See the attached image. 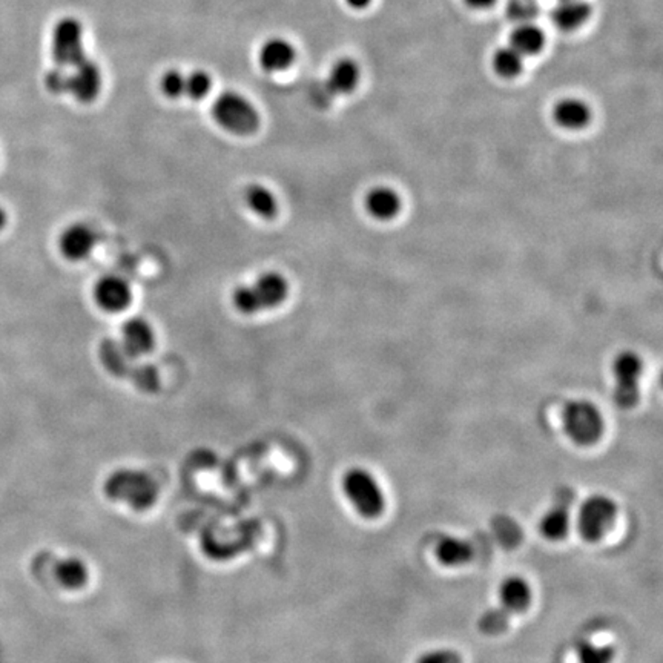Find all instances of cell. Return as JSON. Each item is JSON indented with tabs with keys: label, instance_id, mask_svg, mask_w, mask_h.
Returning a JSON list of instances; mask_svg holds the SVG:
<instances>
[{
	"label": "cell",
	"instance_id": "obj_1",
	"mask_svg": "<svg viewBox=\"0 0 663 663\" xmlns=\"http://www.w3.org/2000/svg\"><path fill=\"white\" fill-rule=\"evenodd\" d=\"M289 282L280 272H264L255 278L252 284H242L233 292V304L235 311L242 315L273 311L282 306L289 298Z\"/></svg>",
	"mask_w": 663,
	"mask_h": 663
},
{
	"label": "cell",
	"instance_id": "obj_2",
	"mask_svg": "<svg viewBox=\"0 0 663 663\" xmlns=\"http://www.w3.org/2000/svg\"><path fill=\"white\" fill-rule=\"evenodd\" d=\"M562 426L576 446H594L604 435V416L593 402L573 400L564 406Z\"/></svg>",
	"mask_w": 663,
	"mask_h": 663
},
{
	"label": "cell",
	"instance_id": "obj_3",
	"mask_svg": "<svg viewBox=\"0 0 663 663\" xmlns=\"http://www.w3.org/2000/svg\"><path fill=\"white\" fill-rule=\"evenodd\" d=\"M213 117L218 126L240 137L253 134L260 128L257 108L244 95L233 91L218 95L213 104Z\"/></svg>",
	"mask_w": 663,
	"mask_h": 663
},
{
	"label": "cell",
	"instance_id": "obj_4",
	"mask_svg": "<svg viewBox=\"0 0 663 663\" xmlns=\"http://www.w3.org/2000/svg\"><path fill=\"white\" fill-rule=\"evenodd\" d=\"M342 491L353 509L367 520H377L386 509V498L375 476L366 469H351L342 476Z\"/></svg>",
	"mask_w": 663,
	"mask_h": 663
},
{
	"label": "cell",
	"instance_id": "obj_5",
	"mask_svg": "<svg viewBox=\"0 0 663 663\" xmlns=\"http://www.w3.org/2000/svg\"><path fill=\"white\" fill-rule=\"evenodd\" d=\"M614 387L613 400L618 407L629 411L640 401V380L644 375V361L636 351H624L613 360Z\"/></svg>",
	"mask_w": 663,
	"mask_h": 663
},
{
	"label": "cell",
	"instance_id": "obj_6",
	"mask_svg": "<svg viewBox=\"0 0 663 663\" xmlns=\"http://www.w3.org/2000/svg\"><path fill=\"white\" fill-rule=\"evenodd\" d=\"M618 518V504L609 496L593 495L580 505L578 529L587 542H599L609 535Z\"/></svg>",
	"mask_w": 663,
	"mask_h": 663
},
{
	"label": "cell",
	"instance_id": "obj_7",
	"mask_svg": "<svg viewBox=\"0 0 663 663\" xmlns=\"http://www.w3.org/2000/svg\"><path fill=\"white\" fill-rule=\"evenodd\" d=\"M53 57L57 66L71 68L84 59V28L79 20L64 17L53 31Z\"/></svg>",
	"mask_w": 663,
	"mask_h": 663
},
{
	"label": "cell",
	"instance_id": "obj_8",
	"mask_svg": "<svg viewBox=\"0 0 663 663\" xmlns=\"http://www.w3.org/2000/svg\"><path fill=\"white\" fill-rule=\"evenodd\" d=\"M66 70H70L66 94L73 95L80 104H91L99 97L102 91V71L94 60L84 57Z\"/></svg>",
	"mask_w": 663,
	"mask_h": 663
},
{
	"label": "cell",
	"instance_id": "obj_9",
	"mask_svg": "<svg viewBox=\"0 0 663 663\" xmlns=\"http://www.w3.org/2000/svg\"><path fill=\"white\" fill-rule=\"evenodd\" d=\"M95 304L108 313H120L133 302V289L124 278L109 273L95 282L93 291Z\"/></svg>",
	"mask_w": 663,
	"mask_h": 663
},
{
	"label": "cell",
	"instance_id": "obj_10",
	"mask_svg": "<svg viewBox=\"0 0 663 663\" xmlns=\"http://www.w3.org/2000/svg\"><path fill=\"white\" fill-rule=\"evenodd\" d=\"M99 244V233L86 223H73L60 233V253L70 262H84Z\"/></svg>",
	"mask_w": 663,
	"mask_h": 663
},
{
	"label": "cell",
	"instance_id": "obj_11",
	"mask_svg": "<svg viewBox=\"0 0 663 663\" xmlns=\"http://www.w3.org/2000/svg\"><path fill=\"white\" fill-rule=\"evenodd\" d=\"M119 342L131 360L146 357L155 347V332L148 320L129 318L122 326Z\"/></svg>",
	"mask_w": 663,
	"mask_h": 663
},
{
	"label": "cell",
	"instance_id": "obj_12",
	"mask_svg": "<svg viewBox=\"0 0 663 663\" xmlns=\"http://www.w3.org/2000/svg\"><path fill=\"white\" fill-rule=\"evenodd\" d=\"M364 209L378 222H391L402 211V198L391 186H375L364 197Z\"/></svg>",
	"mask_w": 663,
	"mask_h": 663
},
{
	"label": "cell",
	"instance_id": "obj_13",
	"mask_svg": "<svg viewBox=\"0 0 663 663\" xmlns=\"http://www.w3.org/2000/svg\"><path fill=\"white\" fill-rule=\"evenodd\" d=\"M571 498L569 491H564L555 507H551L540 520L539 531L545 539L560 540L569 535Z\"/></svg>",
	"mask_w": 663,
	"mask_h": 663
},
{
	"label": "cell",
	"instance_id": "obj_14",
	"mask_svg": "<svg viewBox=\"0 0 663 663\" xmlns=\"http://www.w3.org/2000/svg\"><path fill=\"white\" fill-rule=\"evenodd\" d=\"M498 596H500V607L513 616L515 613H522L529 609L533 594H531V587L524 578L509 576L507 579L500 582Z\"/></svg>",
	"mask_w": 663,
	"mask_h": 663
},
{
	"label": "cell",
	"instance_id": "obj_15",
	"mask_svg": "<svg viewBox=\"0 0 663 663\" xmlns=\"http://www.w3.org/2000/svg\"><path fill=\"white\" fill-rule=\"evenodd\" d=\"M591 108L585 104L584 100L569 99L560 100L553 111V119L560 128L567 131H580L587 128L591 122Z\"/></svg>",
	"mask_w": 663,
	"mask_h": 663
},
{
	"label": "cell",
	"instance_id": "obj_16",
	"mask_svg": "<svg viewBox=\"0 0 663 663\" xmlns=\"http://www.w3.org/2000/svg\"><path fill=\"white\" fill-rule=\"evenodd\" d=\"M435 556L444 567H462L473 559L475 549L466 539L455 536H442L436 544Z\"/></svg>",
	"mask_w": 663,
	"mask_h": 663
},
{
	"label": "cell",
	"instance_id": "obj_17",
	"mask_svg": "<svg viewBox=\"0 0 663 663\" xmlns=\"http://www.w3.org/2000/svg\"><path fill=\"white\" fill-rule=\"evenodd\" d=\"M360 82V68L351 59L338 60L337 64L332 66L329 77L326 80V88L332 97L335 95L351 94Z\"/></svg>",
	"mask_w": 663,
	"mask_h": 663
},
{
	"label": "cell",
	"instance_id": "obj_18",
	"mask_svg": "<svg viewBox=\"0 0 663 663\" xmlns=\"http://www.w3.org/2000/svg\"><path fill=\"white\" fill-rule=\"evenodd\" d=\"M295 48L287 40L269 39L260 50V64L268 73H280L293 64Z\"/></svg>",
	"mask_w": 663,
	"mask_h": 663
},
{
	"label": "cell",
	"instance_id": "obj_19",
	"mask_svg": "<svg viewBox=\"0 0 663 663\" xmlns=\"http://www.w3.org/2000/svg\"><path fill=\"white\" fill-rule=\"evenodd\" d=\"M244 203L251 213L262 220H272L280 211L277 195L262 183H251L244 189Z\"/></svg>",
	"mask_w": 663,
	"mask_h": 663
},
{
	"label": "cell",
	"instance_id": "obj_20",
	"mask_svg": "<svg viewBox=\"0 0 663 663\" xmlns=\"http://www.w3.org/2000/svg\"><path fill=\"white\" fill-rule=\"evenodd\" d=\"M591 15V6L585 0H560L551 13V19L560 30L571 31L584 25Z\"/></svg>",
	"mask_w": 663,
	"mask_h": 663
},
{
	"label": "cell",
	"instance_id": "obj_21",
	"mask_svg": "<svg viewBox=\"0 0 663 663\" xmlns=\"http://www.w3.org/2000/svg\"><path fill=\"white\" fill-rule=\"evenodd\" d=\"M545 45L544 31L531 24H522L510 35V46L520 55H535Z\"/></svg>",
	"mask_w": 663,
	"mask_h": 663
},
{
	"label": "cell",
	"instance_id": "obj_22",
	"mask_svg": "<svg viewBox=\"0 0 663 663\" xmlns=\"http://www.w3.org/2000/svg\"><path fill=\"white\" fill-rule=\"evenodd\" d=\"M493 68L500 77L515 79L524 70V55L511 46L500 48L493 55Z\"/></svg>",
	"mask_w": 663,
	"mask_h": 663
},
{
	"label": "cell",
	"instance_id": "obj_23",
	"mask_svg": "<svg viewBox=\"0 0 663 663\" xmlns=\"http://www.w3.org/2000/svg\"><path fill=\"white\" fill-rule=\"evenodd\" d=\"M510 618L511 614L507 613L502 607L489 609L478 620V628H480V633L487 634V636H498V634H502L505 629L509 628Z\"/></svg>",
	"mask_w": 663,
	"mask_h": 663
},
{
	"label": "cell",
	"instance_id": "obj_24",
	"mask_svg": "<svg viewBox=\"0 0 663 663\" xmlns=\"http://www.w3.org/2000/svg\"><path fill=\"white\" fill-rule=\"evenodd\" d=\"M211 88H213V80L208 73L193 71L191 74L186 75V80H184V97H188L193 102L203 100L211 93Z\"/></svg>",
	"mask_w": 663,
	"mask_h": 663
},
{
	"label": "cell",
	"instance_id": "obj_25",
	"mask_svg": "<svg viewBox=\"0 0 663 663\" xmlns=\"http://www.w3.org/2000/svg\"><path fill=\"white\" fill-rule=\"evenodd\" d=\"M580 663H611L616 649L609 645H594L589 642H582L578 648Z\"/></svg>",
	"mask_w": 663,
	"mask_h": 663
},
{
	"label": "cell",
	"instance_id": "obj_26",
	"mask_svg": "<svg viewBox=\"0 0 663 663\" xmlns=\"http://www.w3.org/2000/svg\"><path fill=\"white\" fill-rule=\"evenodd\" d=\"M57 579L66 587H80L86 580V569L79 560H64L57 565Z\"/></svg>",
	"mask_w": 663,
	"mask_h": 663
},
{
	"label": "cell",
	"instance_id": "obj_27",
	"mask_svg": "<svg viewBox=\"0 0 663 663\" xmlns=\"http://www.w3.org/2000/svg\"><path fill=\"white\" fill-rule=\"evenodd\" d=\"M100 357L104 358V364L111 369H122L131 358L124 353L119 341H106L100 349Z\"/></svg>",
	"mask_w": 663,
	"mask_h": 663
},
{
	"label": "cell",
	"instance_id": "obj_28",
	"mask_svg": "<svg viewBox=\"0 0 663 663\" xmlns=\"http://www.w3.org/2000/svg\"><path fill=\"white\" fill-rule=\"evenodd\" d=\"M184 80H186V74L180 73V71H168L166 74L162 77V91L164 95H168L169 99H182L184 97Z\"/></svg>",
	"mask_w": 663,
	"mask_h": 663
},
{
	"label": "cell",
	"instance_id": "obj_29",
	"mask_svg": "<svg viewBox=\"0 0 663 663\" xmlns=\"http://www.w3.org/2000/svg\"><path fill=\"white\" fill-rule=\"evenodd\" d=\"M415 663H464L455 649H433L421 654Z\"/></svg>",
	"mask_w": 663,
	"mask_h": 663
},
{
	"label": "cell",
	"instance_id": "obj_30",
	"mask_svg": "<svg viewBox=\"0 0 663 663\" xmlns=\"http://www.w3.org/2000/svg\"><path fill=\"white\" fill-rule=\"evenodd\" d=\"M46 88L53 94H66L68 91V70L57 66L46 74Z\"/></svg>",
	"mask_w": 663,
	"mask_h": 663
},
{
	"label": "cell",
	"instance_id": "obj_31",
	"mask_svg": "<svg viewBox=\"0 0 663 663\" xmlns=\"http://www.w3.org/2000/svg\"><path fill=\"white\" fill-rule=\"evenodd\" d=\"M464 2H466L467 5L471 6V8H475V10H485V8L493 5L496 0H464Z\"/></svg>",
	"mask_w": 663,
	"mask_h": 663
},
{
	"label": "cell",
	"instance_id": "obj_32",
	"mask_svg": "<svg viewBox=\"0 0 663 663\" xmlns=\"http://www.w3.org/2000/svg\"><path fill=\"white\" fill-rule=\"evenodd\" d=\"M518 11H520V2H515V4H513V8H511V13H518ZM522 11H524V13H522L524 17H531V15H535L536 10L535 6L531 5L529 2H527V4H525L524 10Z\"/></svg>",
	"mask_w": 663,
	"mask_h": 663
},
{
	"label": "cell",
	"instance_id": "obj_33",
	"mask_svg": "<svg viewBox=\"0 0 663 663\" xmlns=\"http://www.w3.org/2000/svg\"><path fill=\"white\" fill-rule=\"evenodd\" d=\"M347 5L355 8V10H362L366 6L371 5V0H346Z\"/></svg>",
	"mask_w": 663,
	"mask_h": 663
},
{
	"label": "cell",
	"instance_id": "obj_34",
	"mask_svg": "<svg viewBox=\"0 0 663 663\" xmlns=\"http://www.w3.org/2000/svg\"><path fill=\"white\" fill-rule=\"evenodd\" d=\"M6 222H8V217H6V213L4 211V209L0 208V231L2 229L5 228Z\"/></svg>",
	"mask_w": 663,
	"mask_h": 663
}]
</instances>
